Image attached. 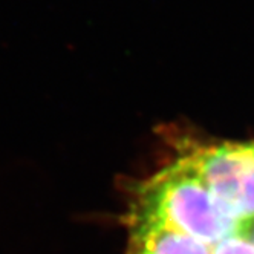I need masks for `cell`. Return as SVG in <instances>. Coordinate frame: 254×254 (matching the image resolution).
Instances as JSON below:
<instances>
[{"label": "cell", "mask_w": 254, "mask_h": 254, "mask_svg": "<svg viewBox=\"0 0 254 254\" xmlns=\"http://www.w3.org/2000/svg\"><path fill=\"white\" fill-rule=\"evenodd\" d=\"M184 152L236 224L254 219V142L190 146Z\"/></svg>", "instance_id": "cell-1"}, {"label": "cell", "mask_w": 254, "mask_h": 254, "mask_svg": "<svg viewBox=\"0 0 254 254\" xmlns=\"http://www.w3.org/2000/svg\"><path fill=\"white\" fill-rule=\"evenodd\" d=\"M129 254H211V247L155 222L127 219Z\"/></svg>", "instance_id": "cell-2"}, {"label": "cell", "mask_w": 254, "mask_h": 254, "mask_svg": "<svg viewBox=\"0 0 254 254\" xmlns=\"http://www.w3.org/2000/svg\"><path fill=\"white\" fill-rule=\"evenodd\" d=\"M211 254H254V242L238 228V231L211 247Z\"/></svg>", "instance_id": "cell-3"}, {"label": "cell", "mask_w": 254, "mask_h": 254, "mask_svg": "<svg viewBox=\"0 0 254 254\" xmlns=\"http://www.w3.org/2000/svg\"><path fill=\"white\" fill-rule=\"evenodd\" d=\"M239 230H242L248 236V238L254 242V219L247 222L245 225H239Z\"/></svg>", "instance_id": "cell-4"}]
</instances>
